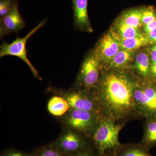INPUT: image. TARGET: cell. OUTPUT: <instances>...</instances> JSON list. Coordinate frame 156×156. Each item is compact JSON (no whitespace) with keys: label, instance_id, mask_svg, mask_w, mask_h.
<instances>
[{"label":"cell","instance_id":"603a6c76","mask_svg":"<svg viewBox=\"0 0 156 156\" xmlns=\"http://www.w3.org/2000/svg\"><path fill=\"white\" fill-rule=\"evenodd\" d=\"M1 156H31L25 152L14 149H9L3 153Z\"/></svg>","mask_w":156,"mask_h":156},{"label":"cell","instance_id":"e0dca14e","mask_svg":"<svg viewBox=\"0 0 156 156\" xmlns=\"http://www.w3.org/2000/svg\"><path fill=\"white\" fill-rule=\"evenodd\" d=\"M151 62L148 55L144 52L136 54L135 57V67L137 72L143 77L150 80Z\"/></svg>","mask_w":156,"mask_h":156},{"label":"cell","instance_id":"44dd1931","mask_svg":"<svg viewBox=\"0 0 156 156\" xmlns=\"http://www.w3.org/2000/svg\"><path fill=\"white\" fill-rule=\"evenodd\" d=\"M156 19V9L153 6L145 7L143 12L141 23L145 26Z\"/></svg>","mask_w":156,"mask_h":156},{"label":"cell","instance_id":"3957f363","mask_svg":"<svg viewBox=\"0 0 156 156\" xmlns=\"http://www.w3.org/2000/svg\"><path fill=\"white\" fill-rule=\"evenodd\" d=\"M103 118L95 112L70 108L62 116V122L67 128L90 136Z\"/></svg>","mask_w":156,"mask_h":156},{"label":"cell","instance_id":"4fadbf2b","mask_svg":"<svg viewBox=\"0 0 156 156\" xmlns=\"http://www.w3.org/2000/svg\"><path fill=\"white\" fill-rule=\"evenodd\" d=\"M147 119L140 144L150 149L156 147V117Z\"/></svg>","mask_w":156,"mask_h":156},{"label":"cell","instance_id":"d6986e66","mask_svg":"<svg viewBox=\"0 0 156 156\" xmlns=\"http://www.w3.org/2000/svg\"><path fill=\"white\" fill-rule=\"evenodd\" d=\"M115 27L118 32V34H116L122 38H132L143 36L145 35L139 29L126 25L119 20L117 21Z\"/></svg>","mask_w":156,"mask_h":156},{"label":"cell","instance_id":"52a82bcc","mask_svg":"<svg viewBox=\"0 0 156 156\" xmlns=\"http://www.w3.org/2000/svg\"><path fill=\"white\" fill-rule=\"evenodd\" d=\"M101 61L93 52L86 57L77 79L78 87L92 92L100 80Z\"/></svg>","mask_w":156,"mask_h":156},{"label":"cell","instance_id":"f1b7e54d","mask_svg":"<svg viewBox=\"0 0 156 156\" xmlns=\"http://www.w3.org/2000/svg\"><path fill=\"white\" fill-rule=\"evenodd\" d=\"M99 156H116L115 151H109L104 153L101 155H99Z\"/></svg>","mask_w":156,"mask_h":156},{"label":"cell","instance_id":"7402d4cb","mask_svg":"<svg viewBox=\"0 0 156 156\" xmlns=\"http://www.w3.org/2000/svg\"><path fill=\"white\" fill-rule=\"evenodd\" d=\"M16 5H18L17 0H0V18L8 14Z\"/></svg>","mask_w":156,"mask_h":156},{"label":"cell","instance_id":"8992f818","mask_svg":"<svg viewBox=\"0 0 156 156\" xmlns=\"http://www.w3.org/2000/svg\"><path fill=\"white\" fill-rule=\"evenodd\" d=\"M134 97L136 110L146 118L156 117V82L137 85Z\"/></svg>","mask_w":156,"mask_h":156},{"label":"cell","instance_id":"30bf717a","mask_svg":"<svg viewBox=\"0 0 156 156\" xmlns=\"http://www.w3.org/2000/svg\"><path fill=\"white\" fill-rule=\"evenodd\" d=\"M25 25V21L20 13L18 5H16L8 14L1 18L0 38L2 39L10 34L18 32Z\"/></svg>","mask_w":156,"mask_h":156},{"label":"cell","instance_id":"5bb4252c","mask_svg":"<svg viewBox=\"0 0 156 156\" xmlns=\"http://www.w3.org/2000/svg\"><path fill=\"white\" fill-rule=\"evenodd\" d=\"M144 8H134L122 13L118 20L126 25L139 29L142 25L141 17Z\"/></svg>","mask_w":156,"mask_h":156},{"label":"cell","instance_id":"9a60e30c","mask_svg":"<svg viewBox=\"0 0 156 156\" xmlns=\"http://www.w3.org/2000/svg\"><path fill=\"white\" fill-rule=\"evenodd\" d=\"M70 108L67 101L59 95L51 98L48 104V112L55 116H62Z\"/></svg>","mask_w":156,"mask_h":156},{"label":"cell","instance_id":"d4e9b609","mask_svg":"<svg viewBox=\"0 0 156 156\" xmlns=\"http://www.w3.org/2000/svg\"><path fill=\"white\" fill-rule=\"evenodd\" d=\"M156 82V62H151L150 68V80Z\"/></svg>","mask_w":156,"mask_h":156},{"label":"cell","instance_id":"4316f807","mask_svg":"<svg viewBox=\"0 0 156 156\" xmlns=\"http://www.w3.org/2000/svg\"><path fill=\"white\" fill-rule=\"evenodd\" d=\"M145 35L150 44H156V28L150 33Z\"/></svg>","mask_w":156,"mask_h":156},{"label":"cell","instance_id":"7c38bea8","mask_svg":"<svg viewBox=\"0 0 156 156\" xmlns=\"http://www.w3.org/2000/svg\"><path fill=\"white\" fill-rule=\"evenodd\" d=\"M115 152L116 156H153L150 152L149 149L141 144H121Z\"/></svg>","mask_w":156,"mask_h":156},{"label":"cell","instance_id":"8fae6325","mask_svg":"<svg viewBox=\"0 0 156 156\" xmlns=\"http://www.w3.org/2000/svg\"><path fill=\"white\" fill-rule=\"evenodd\" d=\"M73 4L74 20L76 28L88 32L92 31L87 11L88 0H73Z\"/></svg>","mask_w":156,"mask_h":156},{"label":"cell","instance_id":"ac0fdd59","mask_svg":"<svg viewBox=\"0 0 156 156\" xmlns=\"http://www.w3.org/2000/svg\"><path fill=\"white\" fill-rule=\"evenodd\" d=\"M134 52L128 50H120L108 62L109 66L114 68L125 67L131 62Z\"/></svg>","mask_w":156,"mask_h":156},{"label":"cell","instance_id":"484cf974","mask_svg":"<svg viewBox=\"0 0 156 156\" xmlns=\"http://www.w3.org/2000/svg\"><path fill=\"white\" fill-rule=\"evenodd\" d=\"M156 28V19L151 22L150 23L144 26V32H145V34L150 33L152 31L154 30Z\"/></svg>","mask_w":156,"mask_h":156},{"label":"cell","instance_id":"ffe728a7","mask_svg":"<svg viewBox=\"0 0 156 156\" xmlns=\"http://www.w3.org/2000/svg\"><path fill=\"white\" fill-rule=\"evenodd\" d=\"M31 156H68L53 145V144L41 147Z\"/></svg>","mask_w":156,"mask_h":156},{"label":"cell","instance_id":"cb8c5ba5","mask_svg":"<svg viewBox=\"0 0 156 156\" xmlns=\"http://www.w3.org/2000/svg\"><path fill=\"white\" fill-rule=\"evenodd\" d=\"M69 156H99V155L98 153L95 154L92 151V149L89 148Z\"/></svg>","mask_w":156,"mask_h":156},{"label":"cell","instance_id":"7a4b0ae2","mask_svg":"<svg viewBox=\"0 0 156 156\" xmlns=\"http://www.w3.org/2000/svg\"><path fill=\"white\" fill-rule=\"evenodd\" d=\"M122 127L106 118L100 120L91 135L92 144L99 155L115 151L121 145L119 140Z\"/></svg>","mask_w":156,"mask_h":156},{"label":"cell","instance_id":"2e32d148","mask_svg":"<svg viewBox=\"0 0 156 156\" xmlns=\"http://www.w3.org/2000/svg\"><path fill=\"white\" fill-rule=\"evenodd\" d=\"M119 39L122 50L134 51L141 47L151 44L146 35L129 39L122 38L119 36Z\"/></svg>","mask_w":156,"mask_h":156},{"label":"cell","instance_id":"5b68a950","mask_svg":"<svg viewBox=\"0 0 156 156\" xmlns=\"http://www.w3.org/2000/svg\"><path fill=\"white\" fill-rule=\"evenodd\" d=\"M54 91L57 95L67 101L70 108L95 112L102 115L100 107L92 92L81 89Z\"/></svg>","mask_w":156,"mask_h":156},{"label":"cell","instance_id":"277c9868","mask_svg":"<svg viewBox=\"0 0 156 156\" xmlns=\"http://www.w3.org/2000/svg\"><path fill=\"white\" fill-rule=\"evenodd\" d=\"M47 22V19L42 20L37 26L30 31L28 34L22 38L17 37V38L10 44L4 42L0 46V57L7 56H16L22 60L27 65L34 76L39 80H42V78L39 75L38 72L31 63L27 56V43L30 38L37 31L43 27Z\"/></svg>","mask_w":156,"mask_h":156},{"label":"cell","instance_id":"6da1fadb","mask_svg":"<svg viewBox=\"0 0 156 156\" xmlns=\"http://www.w3.org/2000/svg\"><path fill=\"white\" fill-rule=\"evenodd\" d=\"M137 85L119 73L109 72L102 76L92 93L104 118L115 121L127 118L137 111L134 94Z\"/></svg>","mask_w":156,"mask_h":156},{"label":"cell","instance_id":"9c48e42d","mask_svg":"<svg viewBox=\"0 0 156 156\" xmlns=\"http://www.w3.org/2000/svg\"><path fill=\"white\" fill-rule=\"evenodd\" d=\"M121 50L118 35L109 32L101 39L93 52L101 62H108Z\"/></svg>","mask_w":156,"mask_h":156},{"label":"cell","instance_id":"83f0119b","mask_svg":"<svg viewBox=\"0 0 156 156\" xmlns=\"http://www.w3.org/2000/svg\"><path fill=\"white\" fill-rule=\"evenodd\" d=\"M150 53L151 62H156V44L151 48Z\"/></svg>","mask_w":156,"mask_h":156},{"label":"cell","instance_id":"ba28073f","mask_svg":"<svg viewBox=\"0 0 156 156\" xmlns=\"http://www.w3.org/2000/svg\"><path fill=\"white\" fill-rule=\"evenodd\" d=\"M52 144L68 156L91 148L82 133L69 128H67L63 131Z\"/></svg>","mask_w":156,"mask_h":156}]
</instances>
